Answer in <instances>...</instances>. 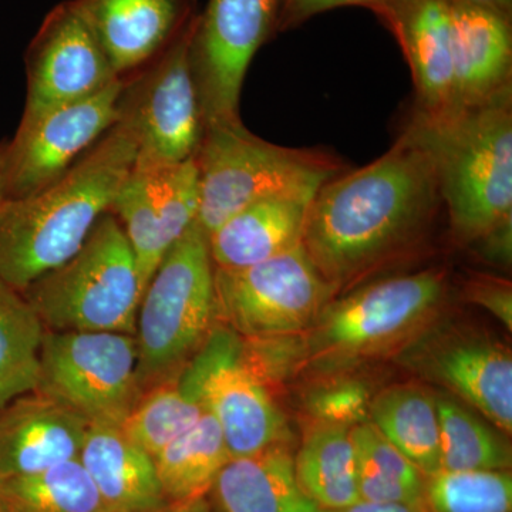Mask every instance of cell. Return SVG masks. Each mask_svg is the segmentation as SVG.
I'll use <instances>...</instances> for the list:
<instances>
[{"mask_svg":"<svg viewBox=\"0 0 512 512\" xmlns=\"http://www.w3.org/2000/svg\"><path fill=\"white\" fill-rule=\"evenodd\" d=\"M441 207L429 136L414 117L382 157L319 188L306 214L302 245L339 291L416 244Z\"/></svg>","mask_w":512,"mask_h":512,"instance_id":"obj_1","label":"cell"},{"mask_svg":"<svg viewBox=\"0 0 512 512\" xmlns=\"http://www.w3.org/2000/svg\"><path fill=\"white\" fill-rule=\"evenodd\" d=\"M130 134L114 124L52 184L0 208V279L23 292L69 261L110 211L136 164Z\"/></svg>","mask_w":512,"mask_h":512,"instance_id":"obj_2","label":"cell"},{"mask_svg":"<svg viewBox=\"0 0 512 512\" xmlns=\"http://www.w3.org/2000/svg\"><path fill=\"white\" fill-rule=\"evenodd\" d=\"M419 120L436 160L453 237L460 244H474L511 220V90L440 123Z\"/></svg>","mask_w":512,"mask_h":512,"instance_id":"obj_3","label":"cell"},{"mask_svg":"<svg viewBox=\"0 0 512 512\" xmlns=\"http://www.w3.org/2000/svg\"><path fill=\"white\" fill-rule=\"evenodd\" d=\"M194 160L200 185L197 224L207 238L256 201L313 200L340 173L335 158L322 151L276 146L252 134L242 121L205 128Z\"/></svg>","mask_w":512,"mask_h":512,"instance_id":"obj_4","label":"cell"},{"mask_svg":"<svg viewBox=\"0 0 512 512\" xmlns=\"http://www.w3.org/2000/svg\"><path fill=\"white\" fill-rule=\"evenodd\" d=\"M217 320L215 268L208 239L194 224L165 254L138 305L134 338L141 392L177 376Z\"/></svg>","mask_w":512,"mask_h":512,"instance_id":"obj_5","label":"cell"},{"mask_svg":"<svg viewBox=\"0 0 512 512\" xmlns=\"http://www.w3.org/2000/svg\"><path fill=\"white\" fill-rule=\"evenodd\" d=\"M22 293L46 330L134 335L143 288L126 235L109 211L76 255Z\"/></svg>","mask_w":512,"mask_h":512,"instance_id":"obj_6","label":"cell"},{"mask_svg":"<svg viewBox=\"0 0 512 512\" xmlns=\"http://www.w3.org/2000/svg\"><path fill=\"white\" fill-rule=\"evenodd\" d=\"M439 269L394 276L332 299L305 333V353L315 366L340 367L382 356L416 338L439 313L446 296Z\"/></svg>","mask_w":512,"mask_h":512,"instance_id":"obj_7","label":"cell"},{"mask_svg":"<svg viewBox=\"0 0 512 512\" xmlns=\"http://www.w3.org/2000/svg\"><path fill=\"white\" fill-rule=\"evenodd\" d=\"M35 392L89 424L121 427L140 397L134 335L46 330Z\"/></svg>","mask_w":512,"mask_h":512,"instance_id":"obj_8","label":"cell"},{"mask_svg":"<svg viewBox=\"0 0 512 512\" xmlns=\"http://www.w3.org/2000/svg\"><path fill=\"white\" fill-rule=\"evenodd\" d=\"M195 22L188 19L137 80L124 82L116 124L136 143L137 165L183 163L200 148L205 123L191 62Z\"/></svg>","mask_w":512,"mask_h":512,"instance_id":"obj_9","label":"cell"},{"mask_svg":"<svg viewBox=\"0 0 512 512\" xmlns=\"http://www.w3.org/2000/svg\"><path fill=\"white\" fill-rule=\"evenodd\" d=\"M336 292L302 242L247 268L215 269L218 319L252 342L302 335Z\"/></svg>","mask_w":512,"mask_h":512,"instance_id":"obj_10","label":"cell"},{"mask_svg":"<svg viewBox=\"0 0 512 512\" xmlns=\"http://www.w3.org/2000/svg\"><path fill=\"white\" fill-rule=\"evenodd\" d=\"M180 376L217 421L231 458L286 443L284 416L234 330L217 323Z\"/></svg>","mask_w":512,"mask_h":512,"instance_id":"obj_11","label":"cell"},{"mask_svg":"<svg viewBox=\"0 0 512 512\" xmlns=\"http://www.w3.org/2000/svg\"><path fill=\"white\" fill-rule=\"evenodd\" d=\"M286 0H210L195 22L191 62L205 128L241 121L249 64L279 26Z\"/></svg>","mask_w":512,"mask_h":512,"instance_id":"obj_12","label":"cell"},{"mask_svg":"<svg viewBox=\"0 0 512 512\" xmlns=\"http://www.w3.org/2000/svg\"><path fill=\"white\" fill-rule=\"evenodd\" d=\"M123 87L117 79L93 96L20 121L6 148V200L35 194L83 157L117 123Z\"/></svg>","mask_w":512,"mask_h":512,"instance_id":"obj_13","label":"cell"},{"mask_svg":"<svg viewBox=\"0 0 512 512\" xmlns=\"http://www.w3.org/2000/svg\"><path fill=\"white\" fill-rule=\"evenodd\" d=\"M28 94L22 120L86 99L120 79L74 0L43 20L26 52Z\"/></svg>","mask_w":512,"mask_h":512,"instance_id":"obj_14","label":"cell"},{"mask_svg":"<svg viewBox=\"0 0 512 512\" xmlns=\"http://www.w3.org/2000/svg\"><path fill=\"white\" fill-rule=\"evenodd\" d=\"M409 366L446 387L504 433L512 431V357L503 343L446 335L409 353Z\"/></svg>","mask_w":512,"mask_h":512,"instance_id":"obj_15","label":"cell"},{"mask_svg":"<svg viewBox=\"0 0 512 512\" xmlns=\"http://www.w3.org/2000/svg\"><path fill=\"white\" fill-rule=\"evenodd\" d=\"M380 13L399 37L412 69L419 100L416 117L436 124L456 116L450 0H397Z\"/></svg>","mask_w":512,"mask_h":512,"instance_id":"obj_16","label":"cell"},{"mask_svg":"<svg viewBox=\"0 0 512 512\" xmlns=\"http://www.w3.org/2000/svg\"><path fill=\"white\" fill-rule=\"evenodd\" d=\"M90 424L45 394L30 392L0 409V481L79 458Z\"/></svg>","mask_w":512,"mask_h":512,"instance_id":"obj_17","label":"cell"},{"mask_svg":"<svg viewBox=\"0 0 512 512\" xmlns=\"http://www.w3.org/2000/svg\"><path fill=\"white\" fill-rule=\"evenodd\" d=\"M120 77L153 60L188 22L185 0H74Z\"/></svg>","mask_w":512,"mask_h":512,"instance_id":"obj_18","label":"cell"},{"mask_svg":"<svg viewBox=\"0 0 512 512\" xmlns=\"http://www.w3.org/2000/svg\"><path fill=\"white\" fill-rule=\"evenodd\" d=\"M451 3L457 111L483 106L511 90L510 19L493 10Z\"/></svg>","mask_w":512,"mask_h":512,"instance_id":"obj_19","label":"cell"},{"mask_svg":"<svg viewBox=\"0 0 512 512\" xmlns=\"http://www.w3.org/2000/svg\"><path fill=\"white\" fill-rule=\"evenodd\" d=\"M107 512H160L168 501L153 457L120 427L90 424L79 453Z\"/></svg>","mask_w":512,"mask_h":512,"instance_id":"obj_20","label":"cell"},{"mask_svg":"<svg viewBox=\"0 0 512 512\" xmlns=\"http://www.w3.org/2000/svg\"><path fill=\"white\" fill-rule=\"evenodd\" d=\"M208 497L217 512H320L299 487L286 443L229 458Z\"/></svg>","mask_w":512,"mask_h":512,"instance_id":"obj_21","label":"cell"},{"mask_svg":"<svg viewBox=\"0 0 512 512\" xmlns=\"http://www.w3.org/2000/svg\"><path fill=\"white\" fill-rule=\"evenodd\" d=\"M311 201L299 197L265 198L232 215L207 238L214 268H247L301 244Z\"/></svg>","mask_w":512,"mask_h":512,"instance_id":"obj_22","label":"cell"},{"mask_svg":"<svg viewBox=\"0 0 512 512\" xmlns=\"http://www.w3.org/2000/svg\"><path fill=\"white\" fill-rule=\"evenodd\" d=\"M293 461L299 487L320 510L360 501L350 427L312 419Z\"/></svg>","mask_w":512,"mask_h":512,"instance_id":"obj_23","label":"cell"},{"mask_svg":"<svg viewBox=\"0 0 512 512\" xmlns=\"http://www.w3.org/2000/svg\"><path fill=\"white\" fill-rule=\"evenodd\" d=\"M369 421L426 477L441 470L436 396L412 384L393 386L370 400Z\"/></svg>","mask_w":512,"mask_h":512,"instance_id":"obj_24","label":"cell"},{"mask_svg":"<svg viewBox=\"0 0 512 512\" xmlns=\"http://www.w3.org/2000/svg\"><path fill=\"white\" fill-rule=\"evenodd\" d=\"M224 434L210 413L154 454L158 481L168 503L208 497L215 478L228 463Z\"/></svg>","mask_w":512,"mask_h":512,"instance_id":"obj_25","label":"cell"},{"mask_svg":"<svg viewBox=\"0 0 512 512\" xmlns=\"http://www.w3.org/2000/svg\"><path fill=\"white\" fill-rule=\"evenodd\" d=\"M360 501L426 505L427 477L393 447L369 420L350 427Z\"/></svg>","mask_w":512,"mask_h":512,"instance_id":"obj_26","label":"cell"},{"mask_svg":"<svg viewBox=\"0 0 512 512\" xmlns=\"http://www.w3.org/2000/svg\"><path fill=\"white\" fill-rule=\"evenodd\" d=\"M45 332L23 293L0 279V409L35 392Z\"/></svg>","mask_w":512,"mask_h":512,"instance_id":"obj_27","label":"cell"},{"mask_svg":"<svg viewBox=\"0 0 512 512\" xmlns=\"http://www.w3.org/2000/svg\"><path fill=\"white\" fill-rule=\"evenodd\" d=\"M0 512H107L79 458L0 481Z\"/></svg>","mask_w":512,"mask_h":512,"instance_id":"obj_28","label":"cell"},{"mask_svg":"<svg viewBox=\"0 0 512 512\" xmlns=\"http://www.w3.org/2000/svg\"><path fill=\"white\" fill-rule=\"evenodd\" d=\"M207 412L198 394L178 373L143 393L121 431L151 457L190 430Z\"/></svg>","mask_w":512,"mask_h":512,"instance_id":"obj_29","label":"cell"},{"mask_svg":"<svg viewBox=\"0 0 512 512\" xmlns=\"http://www.w3.org/2000/svg\"><path fill=\"white\" fill-rule=\"evenodd\" d=\"M444 471L510 470L511 447L480 417L448 396H436Z\"/></svg>","mask_w":512,"mask_h":512,"instance_id":"obj_30","label":"cell"},{"mask_svg":"<svg viewBox=\"0 0 512 512\" xmlns=\"http://www.w3.org/2000/svg\"><path fill=\"white\" fill-rule=\"evenodd\" d=\"M429 512H511L510 470L444 471L427 477Z\"/></svg>","mask_w":512,"mask_h":512,"instance_id":"obj_31","label":"cell"},{"mask_svg":"<svg viewBox=\"0 0 512 512\" xmlns=\"http://www.w3.org/2000/svg\"><path fill=\"white\" fill-rule=\"evenodd\" d=\"M306 406L313 420L353 427L369 420L370 396L356 380H332L315 387Z\"/></svg>","mask_w":512,"mask_h":512,"instance_id":"obj_32","label":"cell"},{"mask_svg":"<svg viewBox=\"0 0 512 512\" xmlns=\"http://www.w3.org/2000/svg\"><path fill=\"white\" fill-rule=\"evenodd\" d=\"M466 295L495 316L508 330L512 329V288L505 279L495 276L478 275L471 278L466 286Z\"/></svg>","mask_w":512,"mask_h":512,"instance_id":"obj_33","label":"cell"},{"mask_svg":"<svg viewBox=\"0 0 512 512\" xmlns=\"http://www.w3.org/2000/svg\"><path fill=\"white\" fill-rule=\"evenodd\" d=\"M396 2L397 0H286L279 25L284 29L291 28L319 13L343 6H367L380 12Z\"/></svg>","mask_w":512,"mask_h":512,"instance_id":"obj_34","label":"cell"},{"mask_svg":"<svg viewBox=\"0 0 512 512\" xmlns=\"http://www.w3.org/2000/svg\"><path fill=\"white\" fill-rule=\"evenodd\" d=\"M474 244H481L484 254L495 262L507 264L511 259V220L504 221Z\"/></svg>","mask_w":512,"mask_h":512,"instance_id":"obj_35","label":"cell"},{"mask_svg":"<svg viewBox=\"0 0 512 512\" xmlns=\"http://www.w3.org/2000/svg\"><path fill=\"white\" fill-rule=\"evenodd\" d=\"M320 512H429V510H427V507H420V505L357 501V503L349 505V507L339 508V510H320Z\"/></svg>","mask_w":512,"mask_h":512,"instance_id":"obj_36","label":"cell"},{"mask_svg":"<svg viewBox=\"0 0 512 512\" xmlns=\"http://www.w3.org/2000/svg\"><path fill=\"white\" fill-rule=\"evenodd\" d=\"M160 512H212V507L208 497H201L195 498V500L170 503Z\"/></svg>","mask_w":512,"mask_h":512,"instance_id":"obj_37","label":"cell"},{"mask_svg":"<svg viewBox=\"0 0 512 512\" xmlns=\"http://www.w3.org/2000/svg\"><path fill=\"white\" fill-rule=\"evenodd\" d=\"M450 2L466 3V5L478 6V8H484L493 10L495 13L505 16V18H511L512 0H450Z\"/></svg>","mask_w":512,"mask_h":512,"instance_id":"obj_38","label":"cell"},{"mask_svg":"<svg viewBox=\"0 0 512 512\" xmlns=\"http://www.w3.org/2000/svg\"><path fill=\"white\" fill-rule=\"evenodd\" d=\"M6 148H8V140L0 143V208L5 204L6 191H5V163H6Z\"/></svg>","mask_w":512,"mask_h":512,"instance_id":"obj_39","label":"cell"}]
</instances>
